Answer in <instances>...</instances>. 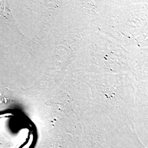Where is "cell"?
Wrapping results in <instances>:
<instances>
[{"mask_svg":"<svg viewBox=\"0 0 148 148\" xmlns=\"http://www.w3.org/2000/svg\"><path fill=\"white\" fill-rule=\"evenodd\" d=\"M38 139L35 123L18 109L0 112V148H35Z\"/></svg>","mask_w":148,"mask_h":148,"instance_id":"1","label":"cell"},{"mask_svg":"<svg viewBox=\"0 0 148 148\" xmlns=\"http://www.w3.org/2000/svg\"><path fill=\"white\" fill-rule=\"evenodd\" d=\"M130 138H131V140L132 141L133 143H134V144L138 148H147L143 144L142 142L140 141V140L139 139L136 132L133 133Z\"/></svg>","mask_w":148,"mask_h":148,"instance_id":"2","label":"cell"}]
</instances>
